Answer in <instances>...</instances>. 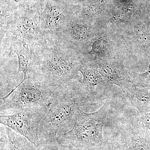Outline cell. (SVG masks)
I'll use <instances>...</instances> for the list:
<instances>
[{
  "label": "cell",
  "mask_w": 150,
  "mask_h": 150,
  "mask_svg": "<svg viewBox=\"0 0 150 150\" xmlns=\"http://www.w3.org/2000/svg\"><path fill=\"white\" fill-rule=\"evenodd\" d=\"M35 53L37 77L49 85L59 89L79 80L84 55L58 38H45Z\"/></svg>",
  "instance_id": "6da1fadb"
},
{
  "label": "cell",
  "mask_w": 150,
  "mask_h": 150,
  "mask_svg": "<svg viewBox=\"0 0 150 150\" xmlns=\"http://www.w3.org/2000/svg\"><path fill=\"white\" fill-rule=\"evenodd\" d=\"M88 103H90L83 91L80 80L59 88L40 123L39 139H56L59 134L69 131L74 126L78 110Z\"/></svg>",
  "instance_id": "7a4b0ae2"
},
{
  "label": "cell",
  "mask_w": 150,
  "mask_h": 150,
  "mask_svg": "<svg viewBox=\"0 0 150 150\" xmlns=\"http://www.w3.org/2000/svg\"><path fill=\"white\" fill-rule=\"evenodd\" d=\"M108 108L106 101L96 112L87 113L79 109L72 128L67 133L58 135V140L74 150L102 149L104 144L103 129L107 120Z\"/></svg>",
  "instance_id": "3957f363"
},
{
  "label": "cell",
  "mask_w": 150,
  "mask_h": 150,
  "mask_svg": "<svg viewBox=\"0 0 150 150\" xmlns=\"http://www.w3.org/2000/svg\"><path fill=\"white\" fill-rule=\"evenodd\" d=\"M59 89L38 78L22 81L6 96L1 98V115L13 114L28 108H49Z\"/></svg>",
  "instance_id": "277c9868"
},
{
  "label": "cell",
  "mask_w": 150,
  "mask_h": 150,
  "mask_svg": "<svg viewBox=\"0 0 150 150\" xmlns=\"http://www.w3.org/2000/svg\"><path fill=\"white\" fill-rule=\"evenodd\" d=\"M42 12L21 4L1 27V40L6 32H9L29 44L40 45L45 39L41 28Z\"/></svg>",
  "instance_id": "5b68a950"
},
{
  "label": "cell",
  "mask_w": 150,
  "mask_h": 150,
  "mask_svg": "<svg viewBox=\"0 0 150 150\" xmlns=\"http://www.w3.org/2000/svg\"><path fill=\"white\" fill-rule=\"evenodd\" d=\"M48 108H28L13 114L1 115L0 123L36 145L39 142V127Z\"/></svg>",
  "instance_id": "8992f818"
},
{
  "label": "cell",
  "mask_w": 150,
  "mask_h": 150,
  "mask_svg": "<svg viewBox=\"0 0 150 150\" xmlns=\"http://www.w3.org/2000/svg\"><path fill=\"white\" fill-rule=\"evenodd\" d=\"M76 13L72 0H47L41 13V28L45 38H58Z\"/></svg>",
  "instance_id": "52a82bcc"
},
{
  "label": "cell",
  "mask_w": 150,
  "mask_h": 150,
  "mask_svg": "<svg viewBox=\"0 0 150 150\" xmlns=\"http://www.w3.org/2000/svg\"><path fill=\"white\" fill-rule=\"evenodd\" d=\"M79 72L83 76L81 82L82 90L90 103L101 102L106 99L108 85L100 74L94 60L84 55Z\"/></svg>",
  "instance_id": "ba28073f"
},
{
  "label": "cell",
  "mask_w": 150,
  "mask_h": 150,
  "mask_svg": "<svg viewBox=\"0 0 150 150\" xmlns=\"http://www.w3.org/2000/svg\"><path fill=\"white\" fill-rule=\"evenodd\" d=\"M94 61L100 74L108 84L118 86L125 95L130 92L133 83L130 81L129 71L125 68L123 60L113 58Z\"/></svg>",
  "instance_id": "9c48e42d"
},
{
  "label": "cell",
  "mask_w": 150,
  "mask_h": 150,
  "mask_svg": "<svg viewBox=\"0 0 150 150\" xmlns=\"http://www.w3.org/2000/svg\"><path fill=\"white\" fill-rule=\"evenodd\" d=\"M36 46L27 43L20 38L14 35L11 37V50L17 55L18 61L17 74L23 73L24 76L22 81L29 78H37L35 53Z\"/></svg>",
  "instance_id": "30bf717a"
},
{
  "label": "cell",
  "mask_w": 150,
  "mask_h": 150,
  "mask_svg": "<svg viewBox=\"0 0 150 150\" xmlns=\"http://www.w3.org/2000/svg\"><path fill=\"white\" fill-rule=\"evenodd\" d=\"M87 22L76 15L58 38L80 51V46H85L95 34L93 26Z\"/></svg>",
  "instance_id": "8fae6325"
},
{
  "label": "cell",
  "mask_w": 150,
  "mask_h": 150,
  "mask_svg": "<svg viewBox=\"0 0 150 150\" xmlns=\"http://www.w3.org/2000/svg\"><path fill=\"white\" fill-rule=\"evenodd\" d=\"M121 133L129 150H150V137L140 116L126 122Z\"/></svg>",
  "instance_id": "7c38bea8"
},
{
  "label": "cell",
  "mask_w": 150,
  "mask_h": 150,
  "mask_svg": "<svg viewBox=\"0 0 150 150\" xmlns=\"http://www.w3.org/2000/svg\"><path fill=\"white\" fill-rule=\"evenodd\" d=\"M131 106L136 108L140 115L150 112V88L133 84L131 91L126 95Z\"/></svg>",
  "instance_id": "4fadbf2b"
},
{
  "label": "cell",
  "mask_w": 150,
  "mask_h": 150,
  "mask_svg": "<svg viewBox=\"0 0 150 150\" xmlns=\"http://www.w3.org/2000/svg\"><path fill=\"white\" fill-rule=\"evenodd\" d=\"M7 136L5 146L7 150H31L33 144L25 137L4 126Z\"/></svg>",
  "instance_id": "5bb4252c"
},
{
  "label": "cell",
  "mask_w": 150,
  "mask_h": 150,
  "mask_svg": "<svg viewBox=\"0 0 150 150\" xmlns=\"http://www.w3.org/2000/svg\"><path fill=\"white\" fill-rule=\"evenodd\" d=\"M31 150H74L69 146L63 144L57 138L51 139H39L37 144L33 145Z\"/></svg>",
  "instance_id": "9a60e30c"
},
{
  "label": "cell",
  "mask_w": 150,
  "mask_h": 150,
  "mask_svg": "<svg viewBox=\"0 0 150 150\" xmlns=\"http://www.w3.org/2000/svg\"><path fill=\"white\" fill-rule=\"evenodd\" d=\"M130 81L135 86L146 87L150 88V64L146 72L138 74L129 71Z\"/></svg>",
  "instance_id": "2e32d148"
},
{
  "label": "cell",
  "mask_w": 150,
  "mask_h": 150,
  "mask_svg": "<svg viewBox=\"0 0 150 150\" xmlns=\"http://www.w3.org/2000/svg\"><path fill=\"white\" fill-rule=\"evenodd\" d=\"M47 0H20L22 5L43 11Z\"/></svg>",
  "instance_id": "e0dca14e"
},
{
  "label": "cell",
  "mask_w": 150,
  "mask_h": 150,
  "mask_svg": "<svg viewBox=\"0 0 150 150\" xmlns=\"http://www.w3.org/2000/svg\"><path fill=\"white\" fill-rule=\"evenodd\" d=\"M134 12V8L133 7H128L114 16L113 18L115 21L118 22H123L131 17Z\"/></svg>",
  "instance_id": "ac0fdd59"
},
{
  "label": "cell",
  "mask_w": 150,
  "mask_h": 150,
  "mask_svg": "<svg viewBox=\"0 0 150 150\" xmlns=\"http://www.w3.org/2000/svg\"><path fill=\"white\" fill-rule=\"evenodd\" d=\"M105 41L103 39L96 40L93 43L91 52L94 54H99L105 47Z\"/></svg>",
  "instance_id": "d6986e66"
},
{
  "label": "cell",
  "mask_w": 150,
  "mask_h": 150,
  "mask_svg": "<svg viewBox=\"0 0 150 150\" xmlns=\"http://www.w3.org/2000/svg\"><path fill=\"white\" fill-rule=\"evenodd\" d=\"M137 34L139 39L142 42H145L147 40L148 33L145 28L143 26H139L137 29Z\"/></svg>",
  "instance_id": "ffe728a7"
},
{
  "label": "cell",
  "mask_w": 150,
  "mask_h": 150,
  "mask_svg": "<svg viewBox=\"0 0 150 150\" xmlns=\"http://www.w3.org/2000/svg\"><path fill=\"white\" fill-rule=\"evenodd\" d=\"M140 117L150 137V112L140 115Z\"/></svg>",
  "instance_id": "44dd1931"
},
{
  "label": "cell",
  "mask_w": 150,
  "mask_h": 150,
  "mask_svg": "<svg viewBox=\"0 0 150 150\" xmlns=\"http://www.w3.org/2000/svg\"><path fill=\"white\" fill-rule=\"evenodd\" d=\"M98 150H103L102 149H102H99Z\"/></svg>",
  "instance_id": "7402d4cb"
}]
</instances>
